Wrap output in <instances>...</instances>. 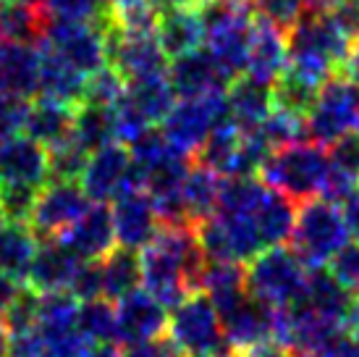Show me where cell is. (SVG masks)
I'll list each match as a JSON object with an SVG mask.
<instances>
[{"label": "cell", "instance_id": "6da1fadb", "mask_svg": "<svg viewBox=\"0 0 359 357\" xmlns=\"http://www.w3.org/2000/svg\"><path fill=\"white\" fill-rule=\"evenodd\" d=\"M140 258L142 289L165 310H176L184 299L200 292L208 258L191 223H163Z\"/></svg>", "mask_w": 359, "mask_h": 357}, {"label": "cell", "instance_id": "7a4b0ae2", "mask_svg": "<svg viewBox=\"0 0 359 357\" xmlns=\"http://www.w3.org/2000/svg\"><path fill=\"white\" fill-rule=\"evenodd\" d=\"M351 50L349 37L341 32L330 13L304 11L294 30L289 32V66L286 71L304 82L323 87L336 71L344 69Z\"/></svg>", "mask_w": 359, "mask_h": 357}, {"label": "cell", "instance_id": "3957f363", "mask_svg": "<svg viewBox=\"0 0 359 357\" xmlns=\"http://www.w3.org/2000/svg\"><path fill=\"white\" fill-rule=\"evenodd\" d=\"M205 50L229 82H236L247 71L250 34L257 13L250 0H197Z\"/></svg>", "mask_w": 359, "mask_h": 357}, {"label": "cell", "instance_id": "277c9868", "mask_svg": "<svg viewBox=\"0 0 359 357\" xmlns=\"http://www.w3.org/2000/svg\"><path fill=\"white\" fill-rule=\"evenodd\" d=\"M291 252L307 271H320L349 245V228L344 223L341 208L323 197L299 202L297 223L291 231Z\"/></svg>", "mask_w": 359, "mask_h": 357}, {"label": "cell", "instance_id": "5b68a950", "mask_svg": "<svg viewBox=\"0 0 359 357\" xmlns=\"http://www.w3.org/2000/svg\"><path fill=\"white\" fill-rule=\"evenodd\" d=\"M259 176L270 189H278L294 202L320 197L328 176V150L315 142H297L273 150Z\"/></svg>", "mask_w": 359, "mask_h": 357}, {"label": "cell", "instance_id": "8992f818", "mask_svg": "<svg viewBox=\"0 0 359 357\" xmlns=\"http://www.w3.org/2000/svg\"><path fill=\"white\" fill-rule=\"evenodd\" d=\"M168 337L184 357H239V349L223 334L218 310L202 292L170 310Z\"/></svg>", "mask_w": 359, "mask_h": 357}, {"label": "cell", "instance_id": "52a82bcc", "mask_svg": "<svg viewBox=\"0 0 359 357\" xmlns=\"http://www.w3.org/2000/svg\"><path fill=\"white\" fill-rule=\"evenodd\" d=\"M307 268L286 247H270L247 266V292L270 308H291L304 292Z\"/></svg>", "mask_w": 359, "mask_h": 357}, {"label": "cell", "instance_id": "ba28073f", "mask_svg": "<svg viewBox=\"0 0 359 357\" xmlns=\"http://www.w3.org/2000/svg\"><path fill=\"white\" fill-rule=\"evenodd\" d=\"M229 119V103L226 92H212L202 98H184L176 100V105L163 121V137L168 139L173 150H179L181 155L194 158L208 142V137Z\"/></svg>", "mask_w": 359, "mask_h": 357}, {"label": "cell", "instance_id": "9c48e42d", "mask_svg": "<svg viewBox=\"0 0 359 357\" xmlns=\"http://www.w3.org/2000/svg\"><path fill=\"white\" fill-rule=\"evenodd\" d=\"M304 121L307 139L320 148H330L341 137L357 131V87L346 77L328 79Z\"/></svg>", "mask_w": 359, "mask_h": 357}, {"label": "cell", "instance_id": "30bf717a", "mask_svg": "<svg viewBox=\"0 0 359 357\" xmlns=\"http://www.w3.org/2000/svg\"><path fill=\"white\" fill-rule=\"evenodd\" d=\"M40 45L53 50L71 69L79 71L81 77H92L95 71L108 66V27H100V24L50 19Z\"/></svg>", "mask_w": 359, "mask_h": 357}, {"label": "cell", "instance_id": "8fae6325", "mask_svg": "<svg viewBox=\"0 0 359 357\" xmlns=\"http://www.w3.org/2000/svg\"><path fill=\"white\" fill-rule=\"evenodd\" d=\"M92 200L84 195L79 181L50 178L34 200L29 216L32 231L40 239H58L90 210Z\"/></svg>", "mask_w": 359, "mask_h": 357}, {"label": "cell", "instance_id": "7c38bea8", "mask_svg": "<svg viewBox=\"0 0 359 357\" xmlns=\"http://www.w3.org/2000/svg\"><path fill=\"white\" fill-rule=\"evenodd\" d=\"M168 63L155 32H126L108 24V66L126 82L165 74Z\"/></svg>", "mask_w": 359, "mask_h": 357}, {"label": "cell", "instance_id": "4fadbf2b", "mask_svg": "<svg viewBox=\"0 0 359 357\" xmlns=\"http://www.w3.org/2000/svg\"><path fill=\"white\" fill-rule=\"evenodd\" d=\"M113 228H116V245L126 249H144L155 234L160 231V216L147 189L131 184L110 202Z\"/></svg>", "mask_w": 359, "mask_h": 357}, {"label": "cell", "instance_id": "5bb4252c", "mask_svg": "<svg viewBox=\"0 0 359 357\" xmlns=\"http://www.w3.org/2000/svg\"><path fill=\"white\" fill-rule=\"evenodd\" d=\"M79 184L92 202H102V205L108 200L113 202L123 189L137 184L129 148L121 145V142H110L97 152H92L87 166H84Z\"/></svg>", "mask_w": 359, "mask_h": 357}, {"label": "cell", "instance_id": "9a60e30c", "mask_svg": "<svg viewBox=\"0 0 359 357\" xmlns=\"http://www.w3.org/2000/svg\"><path fill=\"white\" fill-rule=\"evenodd\" d=\"M50 181L48 148L27 134H16L0 142V184L42 189Z\"/></svg>", "mask_w": 359, "mask_h": 357}, {"label": "cell", "instance_id": "2e32d148", "mask_svg": "<svg viewBox=\"0 0 359 357\" xmlns=\"http://www.w3.org/2000/svg\"><path fill=\"white\" fill-rule=\"evenodd\" d=\"M168 318V310L163 308L158 299L147 294L144 289H137L134 294L116 302L118 342L126 347V344H140V342L165 337Z\"/></svg>", "mask_w": 359, "mask_h": 357}, {"label": "cell", "instance_id": "e0dca14e", "mask_svg": "<svg viewBox=\"0 0 359 357\" xmlns=\"http://www.w3.org/2000/svg\"><path fill=\"white\" fill-rule=\"evenodd\" d=\"M58 242L81 263L102 260L116 247V228H113L110 208L102 202H92L90 210L63 237H58Z\"/></svg>", "mask_w": 359, "mask_h": 357}, {"label": "cell", "instance_id": "ac0fdd59", "mask_svg": "<svg viewBox=\"0 0 359 357\" xmlns=\"http://www.w3.org/2000/svg\"><path fill=\"white\" fill-rule=\"evenodd\" d=\"M276 316H278L276 308L247 294L239 305H233L229 313L220 316V323L226 339L241 352L265 342H276Z\"/></svg>", "mask_w": 359, "mask_h": 357}, {"label": "cell", "instance_id": "d6986e66", "mask_svg": "<svg viewBox=\"0 0 359 357\" xmlns=\"http://www.w3.org/2000/svg\"><path fill=\"white\" fill-rule=\"evenodd\" d=\"M289 66V42L278 27L257 19L250 34V53H247V71L244 77L273 87L283 77Z\"/></svg>", "mask_w": 359, "mask_h": 357}, {"label": "cell", "instance_id": "ffe728a7", "mask_svg": "<svg viewBox=\"0 0 359 357\" xmlns=\"http://www.w3.org/2000/svg\"><path fill=\"white\" fill-rule=\"evenodd\" d=\"M168 79L173 84L176 98L181 100L202 98V95H212V92H226L231 84L205 48L170 60Z\"/></svg>", "mask_w": 359, "mask_h": 357}, {"label": "cell", "instance_id": "44dd1931", "mask_svg": "<svg viewBox=\"0 0 359 357\" xmlns=\"http://www.w3.org/2000/svg\"><path fill=\"white\" fill-rule=\"evenodd\" d=\"M0 89L29 100L40 95V48L0 37Z\"/></svg>", "mask_w": 359, "mask_h": 357}, {"label": "cell", "instance_id": "7402d4cb", "mask_svg": "<svg viewBox=\"0 0 359 357\" xmlns=\"http://www.w3.org/2000/svg\"><path fill=\"white\" fill-rule=\"evenodd\" d=\"M81 260H76L69 249L60 245L58 239H40L37 255L29 268V289L37 294H55V292H69L74 273Z\"/></svg>", "mask_w": 359, "mask_h": 357}, {"label": "cell", "instance_id": "603a6c76", "mask_svg": "<svg viewBox=\"0 0 359 357\" xmlns=\"http://www.w3.org/2000/svg\"><path fill=\"white\" fill-rule=\"evenodd\" d=\"M160 48L165 50L170 60L200 50L205 42V30H202V19L197 3L191 6H181V8L163 11L158 16V27H155Z\"/></svg>", "mask_w": 359, "mask_h": 357}, {"label": "cell", "instance_id": "cb8c5ba5", "mask_svg": "<svg viewBox=\"0 0 359 357\" xmlns=\"http://www.w3.org/2000/svg\"><path fill=\"white\" fill-rule=\"evenodd\" d=\"M226 103H229V119L241 131H257L259 124L273 110V92L250 77H239L226 89Z\"/></svg>", "mask_w": 359, "mask_h": 357}, {"label": "cell", "instance_id": "d4e9b609", "mask_svg": "<svg viewBox=\"0 0 359 357\" xmlns=\"http://www.w3.org/2000/svg\"><path fill=\"white\" fill-rule=\"evenodd\" d=\"M220 189H223V176L210 171L208 166L191 163L184 184H181V208L187 223L197 226L202 221H208L215 208H218Z\"/></svg>", "mask_w": 359, "mask_h": 357}, {"label": "cell", "instance_id": "484cf974", "mask_svg": "<svg viewBox=\"0 0 359 357\" xmlns=\"http://www.w3.org/2000/svg\"><path fill=\"white\" fill-rule=\"evenodd\" d=\"M252 219H255V226L262 237L265 249L283 247V242L291 239V231L297 223V205L291 197L280 195L278 189H270L265 184V192H262Z\"/></svg>", "mask_w": 359, "mask_h": 357}, {"label": "cell", "instance_id": "4316f807", "mask_svg": "<svg viewBox=\"0 0 359 357\" xmlns=\"http://www.w3.org/2000/svg\"><path fill=\"white\" fill-rule=\"evenodd\" d=\"M123 100L137 110V116L147 126L163 124L165 116L170 113V108L176 105V92H173V84L168 79V71L155 74V77H144V79L126 82Z\"/></svg>", "mask_w": 359, "mask_h": 357}, {"label": "cell", "instance_id": "83f0119b", "mask_svg": "<svg viewBox=\"0 0 359 357\" xmlns=\"http://www.w3.org/2000/svg\"><path fill=\"white\" fill-rule=\"evenodd\" d=\"M200 292L208 294V299L215 305L218 316L229 313L233 305H239L247 297V268L241 263H220V260H208L202 271Z\"/></svg>", "mask_w": 359, "mask_h": 357}, {"label": "cell", "instance_id": "f1b7e54d", "mask_svg": "<svg viewBox=\"0 0 359 357\" xmlns=\"http://www.w3.org/2000/svg\"><path fill=\"white\" fill-rule=\"evenodd\" d=\"M37 48H40V95L66 103L71 108H79L81 100H84L87 77H81L76 69H71L66 60H60L45 45H37Z\"/></svg>", "mask_w": 359, "mask_h": 357}, {"label": "cell", "instance_id": "f546056e", "mask_svg": "<svg viewBox=\"0 0 359 357\" xmlns=\"http://www.w3.org/2000/svg\"><path fill=\"white\" fill-rule=\"evenodd\" d=\"M37 247H40V237L32 231L29 223H19V221L0 223V271L3 273L13 276L16 281H24L29 276Z\"/></svg>", "mask_w": 359, "mask_h": 357}, {"label": "cell", "instance_id": "4dcf8cb0", "mask_svg": "<svg viewBox=\"0 0 359 357\" xmlns=\"http://www.w3.org/2000/svg\"><path fill=\"white\" fill-rule=\"evenodd\" d=\"M74 110L76 108H71L66 103H58V100L42 98L40 95L34 103H29L24 131L34 142H40L45 148H53V145H58L60 139H66L71 134Z\"/></svg>", "mask_w": 359, "mask_h": 357}, {"label": "cell", "instance_id": "1f68e13d", "mask_svg": "<svg viewBox=\"0 0 359 357\" xmlns=\"http://www.w3.org/2000/svg\"><path fill=\"white\" fill-rule=\"evenodd\" d=\"M50 16L40 3L27 0H3L0 11V37L27 45H40V40L48 32Z\"/></svg>", "mask_w": 359, "mask_h": 357}, {"label": "cell", "instance_id": "d6a6232c", "mask_svg": "<svg viewBox=\"0 0 359 357\" xmlns=\"http://www.w3.org/2000/svg\"><path fill=\"white\" fill-rule=\"evenodd\" d=\"M102 268V297L110 302L134 294L142 289V258L137 249L113 247L100 260Z\"/></svg>", "mask_w": 359, "mask_h": 357}, {"label": "cell", "instance_id": "836d02e7", "mask_svg": "<svg viewBox=\"0 0 359 357\" xmlns=\"http://www.w3.org/2000/svg\"><path fill=\"white\" fill-rule=\"evenodd\" d=\"M71 137L87 152H97L100 148L116 142V116L113 108H97V105H79L74 110Z\"/></svg>", "mask_w": 359, "mask_h": 357}, {"label": "cell", "instance_id": "e575fe53", "mask_svg": "<svg viewBox=\"0 0 359 357\" xmlns=\"http://www.w3.org/2000/svg\"><path fill=\"white\" fill-rule=\"evenodd\" d=\"M79 331L90 339L92 344H113L118 342V328H116V305L110 299H90L79 302Z\"/></svg>", "mask_w": 359, "mask_h": 357}, {"label": "cell", "instance_id": "d590c367", "mask_svg": "<svg viewBox=\"0 0 359 357\" xmlns=\"http://www.w3.org/2000/svg\"><path fill=\"white\" fill-rule=\"evenodd\" d=\"M270 92H273V108L307 119V113L312 110L315 100H318L320 87L309 84L302 77L291 74V71H283V77L270 87Z\"/></svg>", "mask_w": 359, "mask_h": 357}, {"label": "cell", "instance_id": "8d00e7d4", "mask_svg": "<svg viewBox=\"0 0 359 357\" xmlns=\"http://www.w3.org/2000/svg\"><path fill=\"white\" fill-rule=\"evenodd\" d=\"M257 134L265 139V145L270 150L289 148V145H297V142H307V121L302 116L273 108L268 119L259 124Z\"/></svg>", "mask_w": 359, "mask_h": 357}, {"label": "cell", "instance_id": "74e56055", "mask_svg": "<svg viewBox=\"0 0 359 357\" xmlns=\"http://www.w3.org/2000/svg\"><path fill=\"white\" fill-rule=\"evenodd\" d=\"M45 11L53 21H74V24H110L108 0H45Z\"/></svg>", "mask_w": 359, "mask_h": 357}, {"label": "cell", "instance_id": "f35d334b", "mask_svg": "<svg viewBox=\"0 0 359 357\" xmlns=\"http://www.w3.org/2000/svg\"><path fill=\"white\" fill-rule=\"evenodd\" d=\"M123 95H126V79L113 66H102L100 71H95L92 77H87L81 105L116 108Z\"/></svg>", "mask_w": 359, "mask_h": 357}, {"label": "cell", "instance_id": "ab89813d", "mask_svg": "<svg viewBox=\"0 0 359 357\" xmlns=\"http://www.w3.org/2000/svg\"><path fill=\"white\" fill-rule=\"evenodd\" d=\"M110 24L126 32H155L158 11L150 0H108Z\"/></svg>", "mask_w": 359, "mask_h": 357}, {"label": "cell", "instance_id": "60d3db41", "mask_svg": "<svg viewBox=\"0 0 359 357\" xmlns=\"http://www.w3.org/2000/svg\"><path fill=\"white\" fill-rule=\"evenodd\" d=\"M48 155H50V178L55 181H79L90 160V152L76 145L71 134L60 139L58 145L48 148Z\"/></svg>", "mask_w": 359, "mask_h": 357}, {"label": "cell", "instance_id": "b9f144b4", "mask_svg": "<svg viewBox=\"0 0 359 357\" xmlns=\"http://www.w3.org/2000/svg\"><path fill=\"white\" fill-rule=\"evenodd\" d=\"M257 19L268 21L280 32H291L294 24L304 16L307 0H250Z\"/></svg>", "mask_w": 359, "mask_h": 357}, {"label": "cell", "instance_id": "7bdbcfd3", "mask_svg": "<svg viewBox=\"0 0 359 357\" xmlns=\"http://www.w3.org/2000/svg\"><path fill=\"white\" fill-rule=\"evenodd\" d=\"M328 163L333 174L349 178L351 184H359V131H351L336 145H330Z\"/></svg>", "mask_w": 359, "mask_h": 357}, {"label": "cell", "instance_id": "ee69618b", "mask_svg": "<svg viewBox=\"0 0 359 357\" xmlns=\"http://www.w3.org/2000/svg\"><path fill=\"white\" fill-rule=\"evenodd\" d=\"M40 195V189L19 187V184H0V205H3V216L8 221H19V223H29L34 200Z\"/></svg>", "mask_w": 359, "mask_h": 357}, {"label": "cell", "instance_id": "f6af8a7d", "mask_svg": "<svg viewBox=\"0 0 359 357\" xmlns=\"http://www.w3.org/2000/svg\"><path fill=\"white\" fill-rule=\"evenodd\" d=\"M27 113H29V100L16 98V95L0 89V142L24 131Z\"/></svg>", "mask_w": 359, "mask_h": 357}, {"label": "cell", "instance_id": "bcb514c9", "mask_svg": "<svg viewBox=\"0 0 359 357\" xmlns=\"http://www.w3.org/2000/svg\"><path fill=\"white\" fill-rule=\"evenodd\" d=\"M69 294L79 299V302H90V299L102 297V268L100 260H90V263H79L74 281H71Z\"/></svg>", "mask_w": 359, "mask_h": 357}, {"label": "cell", "instance_id": "7dc6e473", "mask_svg": "<svg viewBox=\"0 0 359 357\" xmlns=\"http://www.w3.org/2000/svg\"><path fill=\"white\" fill-rule=\"evenodd\" d=\"M330 273L339 278V284L351 297L359 299V242L346 245L330 263Z\"/></svg>", "mask_w": 359, "mask_h": 357}, {"label": "cell", "instance_id": "c3c4849f", "mask_svg": "<svg viewBox=\"0 0 359 357\" xmlns=\"http://www.w3.org/2000/svg\"><path fill=\"white\" fill-rule=\"evenodd\" d=\"M8 357H45V342L37 326L8 334Z\"/></svg>", "mask_w": 359, "mask_h": 357}, {"label": "cell", "instance_id": "681fc988", "mask_svg": "<svg viewBox=\"0 0 359 357\" xmlns=\"http://www.w3.org/2000/svg\"><path fill=\"white\" fill-rule=\"evenodd\" d=\"M123 357H184L181 349L170 342V337H158L150 342H140V344H126L121 349Z\"/></svg>", "mask_w": 359, "mask_h": 357}, {"label": "cell", "instance_id": "f907efd6", "mask_svg": "<svg viewBox=\"0 0 359 357\" xmlns=\"http://www.w3.org/2000/svg\"><path fill=\"white\" fill-rule=\"evenodd\" d=\"M330 16L341 27V32L349 37V42L359 45V0H341L339 6L330 11Z\"/></svg>", "mask_w": 359, "mask_h": 357}, {"label": "cell", "instance_id": "816d5d0a", "mask_svg": "<svg viewBox=\"0 0 359 357\" xmlns=\"http://www.w3.org/2000/svg\"><path fill=\"white\" fill-rule=\"evenodd\" d=\"M341 216H344V223L349 228V237H354L359 242V184L351 189L346 197L341 200Z\"/></svg>", "mask_w": 359, "mask_h": 357}, {"label": "cell", "instance_id": "f5cc1de1", "mask_svg": "<svg viewBox=\"0 0 359 357\" xmlns=\"http://www.w3.org/2000/svg\"><path fill=\"white\" fill-rule=\"evenodd\" d=\"M21 292H24L21 281H16L13 276H8V273L0 271V318H3V313L19 299Z\"/></svg>", "mask_w": 359, "mask_h": 357}, {"label": "cell", "instance_id": "db71d44e", "mask_svg": "<svg viewBox=\"0 0 359 357\" xmlns=\"http://www.w3.org/2000/svg\"><path fill=\"white\" fill-rule=\"evenodd\" d=\"M239 357H291V352L286 347H280L278 342H265L257 347L241 349Z\"/></svg>", "mask_w": 359, "mask_h": 357}, {"label": "cell", "instance_id": "11a10c76", "mask_svg": "<svg viewBox=\"0 0 359 357\" xmlns=\"http://www.w3.org/2000/svg\"><path fill=\"white\" fill-rule=\"evenodd\" d=\"M341 74H344V77H346L354 87H359V45H351L349 56H346V63H344V69H341Z\"/></svg>", "mask_w": 359, "mask_h": 357}, {"label": "cell", "instance_id": "9f6ffc18", "mask_svg": "<svg viewBox=\"0 0 359 357\" xmlns=\"http://www.w3.org/2000/svg\"><path fill=\"white\" fill-rule=\"evenodd\" d=\"M339 357H359V339L346 334L339 347Z\"/></svg>", "mask_w": 359, "mask_h": 357}, {"label": "cell", "instance_id": "6f0895ef", "mask_svg": "<svg viewBox=\"0 0 359 357\" xmlns=\"http://www.w3.org/2000/svg\"><path fill=\"white\" fill-rule=\"evenodd\" d=\"M87 357H123V355H121V349L116 344H92Z\"/></svg>", "mask_w": 359, "mask_h": 357}, {"label": "cell", "instance_id": "680465c9", "mask_svg": "<svg viewBox=\"0 0 359 357\" xmlns=\"http://www.w3.org/2000/svg\"><path fill=\"white\" fill-rule=\"evenodd\" d=\"M155 11L163 13V11H170V8H181V6H191V3H197V0H150Z\"/></svg>", "mask_w": 359, "mask_h": 357}, {"label": "cell", "instance_id": "91938a15", "mask_svg": "<svg viewBox=\"0 0 359 357\" xmlns=\"http://www.w3.org/2000/svg\"><path fill=\"white\" fill-rule=\"evenodd\" d=\"M341 0H307V11H318V13H330L339 6Z\"/></svg>", "mask_w": 359, "mask_h": 357}, {"label": "cell", "instance_id": "94428289", "mask_svg": "<svg viewBox=\"0 0 359 357\" xmlns=\"http://www.w3.org/2000/svg\"><path fill=\"white\" fill-rule=\"evenodd\" d=\"M0 357H8V331H6L3 318H0Z\"/></svg>", "mask_w": 359, "mask_h": 357}, {"label": "cell", "instance_id": "6125c7cd", "mask_svg": "<svg viewBox=\"0 0 359 357\" xmlns=\"http://www.w3.org/2000/svg\"><path fill=\"white\" fill-rule=\"evenodd\" d=\"M357 131H359V87H357Z\"/></svg>", "mask_w": 359, "mask_h": 357}, {"label": "cell", "instance_id": "be15d7a7", "mask_svg": "<svg viewBox=\"0 0 359 357\" xmlns=\"http://www.w3.org/2000/svg\"><path fill=\"white\" fill-rule=\"evenodd\" d=\"M27 3H40V6H45V0H27Z\"/></svg>", "mask_w": 359, "mask_h": 357}, {"label": "cell", "instance_id": "e7e4bbea", "mask_svg": "<svg viewBox=\"0 0 359 357\" xmlns=\"http://www.w3.org/2000/svg\"><path fill=\"white\" fill-rule=\"evenodd\" d=\"M3 219H6V216H3V205H0V223H3Z\"/></svg>", "mask_w": 359, "mask_h": 357}, {"label": "cell", "instance_id": "03108f58", "mask_svg": "<svg viewBox=\"0 0 359 357\" xmlns=\"http://www.w3.org/2000/svg\"><path fill=\"white\" fill-rule=\"evenodd\" d=\"M0 11H3V0H0Z\"/></svg>", "mask_w": 359, "mask_h": 357}]
</instances>
